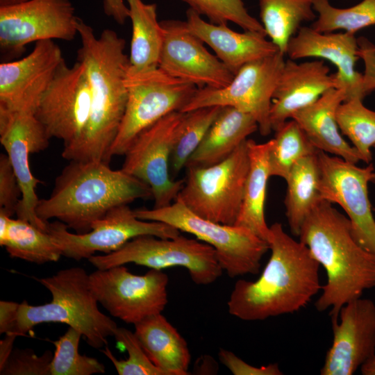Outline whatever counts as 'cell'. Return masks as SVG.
Instances as JSON below:
<instances>
[{"label":"cell","mask_w":375,"mask_h":375,"mask_svg":"<svg viewBox=\"0 0 375 375\" xmlns=\"http://www.w3.org/2000/svg\"><path fill=\"white\" fill-rule=\"evenodd\" d=\"M51 138L35 114L0 108V142L9 157L22 190L17 218L48 231L49 222L42 220L35 208L40 200L36 188L42 181L31 172L29 156L46 149Z\"/></svg>","instance_id":"17"},{"label":"cell","mask_w":375,"mask_h":375,"mask_svg":"<svg viewBox=\"0 0 375 375\" xmlns=\"http://www.w3.org/2000/svg\"><path fill=\"white\" fill-rule=\"evenodd\" d=\"M271 255L255 281H236L227 302L228 312L244 321L294 313L322 289L319 263L308 248L290 237L281 224L269 226Z\"/></svg>","instance_id":"2"},{"label":"cell","mask_w":375,"mask_h":375,"mask_svg":"<svg viewBox=\"0 0 375 375\" xmlns=\"http://www.w3.org/2000/svg\"><path fill=\"white\" fill-rule=\"evenodd\" d=\"M134 212L141 219L167 224L211 246L222 269L231 278L257 274L261 260L269 249L267 242L249 230L202 218L190 210L178 198L167 206L139 208Z\"/></svg>","instance_id":"6"},{"label":"cell","mask_w":375,"mask_h":375,"mask_svg":"<svg viewBox=\"0 0 375 375\" xmlns=\"http://www.w3.org/2000/svg\"><path fill=\"white\" fill-rule=\"evenodd\" d=\"M373 211H374V214H375V208H373Z\"/></svg>","instance_id":"49"},{"label":"cell","mask_w":375,"mask_h":375,"mask_svg":"<svg viewBox=\"0 0 375 375\" xmlns=\"http://www.w3.org/2000/svg\"><path fill=\"white\" fill-rule=\"evenodd\" d=\"M247 140L217 164L185 167L184 184L177 198L190 210L214 222L235 224L249 170Z\"/></svg>","instance_id":"7"},{"label":"cell","mask_w":375,"mask_h":375,"mask_svg":"<svg viewBox=\"0 0 375 375\" xmlns=\"http://www.w3.org/2000/svg\"><path fill=\"white\" fill-rule=\"evenodd\" d=\"M374 147L375 148V145ZM370 182L375 183V171L372 173Z\"/></svg>","instance_id":"48"},{"label":"cell","mask_w":375,"mask_h":375,"mask_svg":"<svg viewBox=\"0 0 375 375\" xmlns=\"http://www.w3.org/2000/svg\"><path fill=\"white\" fill-rule=\"evenodd\" d=\"M132 33L128 72L141 73L158 67L163 29L157 19L156 3L127 0Z\"/></svg>","instance_id":"28"},{"label":"cell","mask_w":375,"mask_h":375,"mask_svg":"<svg viewBox=\"0 0 375 375\" xmlns=\"http://www.w3.org/2000/svg\"><path fill=\"white\" fill-rule=\"evenodd\" d=\"M81 46L77 60L86 70L91 88V107L81 135L64 146L62 157L69 161H103L118 133L127 101L126 75L129 58L125 40L112 29L96 36L94 29L78 18Z\"/></svg>","instance_id":"1"},{"label":"cell","mask_w":375,"mask_h":375,"mask_svg":"<svg viewBox=\"0 0 375 375\" xmlns=\"http://www.w3.org/2000/svg\"><path fill=\"white\" fill-rule=\"evenodd\" d=\"M91 88L84 65L77 60L69 67L65 59L43 92L35 115L50 138L76 140L89 119Z\"/></svg>","instance_id":"16"},{"label":"cell","mask_w":375,"mask_h":375,"mask_svg":"<svg viewBox=\"0 0 375 375\" xmlns=\"http://www.w3.org/2000/svg\"><path fill=\"white\" fill-rule=\"evenodd\" d=\"M17 336L14 334H6L0 341V368L3 367L10 355L14 347V342Z\"/></svg>","instance_id":"45"},{"label":"cell","mask_w":375,"mask_h":375,"mask_svg":"<svg viewBox=\"0 0 375 375\" xmlns=\"http://www.w3.org/2000/svg\"><path fill=\"white\" fill-rule=\"evenodd\" d=\"M333 342L322 375H352L375 356V303L358 298L344 305L331 321Z\"/></svg>","instance_id":"19"},{"label":"cell","mask_w":375,"mask_h":375,"mask_svg":"<svg viewBox=\"0 0 375 375\" xmlns=\"http://www.w3.org/2000/svg\"><path fill=\"white\" fill-rule=\"evenodd\" d=\"M48 231L59 246L62 256L76 261L88 259L97 251L114 252L132 239L144 235L161 238H174L180 231L165 223L138 218L128 205L110 210L94 222L85 233H73L62 222L49 224Z\"/></svg>","instance_id":"13"},{"label":"cell","mask_w":375,"mask_h":375,"mask_svg":"<svg viewBox=\"0 0 375 375\" xmlns=\"http://www.w3.org/2000/svg\"><path fill=\"white\" fill-rule=\"evenodd\" d=\"M358 56L363 60V90L367 96L375 90V45L365 37L358 38Z\"/></svg>","instance_id":"42"},{"label":"cell","mask_w":375,"mask_h":375,"mask_svg":"<svg viewBox=\"0 0 375 375\" xmlns=\"http://www.w3.org/2000/svg\"><path fill=\"white\" fill-rule=\"evenodd\" d=\"M266 36L285 55L288 44L303 22L317 18L313 0H258Z\"/></svg>","instance_id":"30"},{"label":"cell","mask_w":375,"mask_h":375,"mask_svg":"<svg viewBox=\"0 0 375 375\" xmlns=\"http://www.w3.org/2000/svg\"><path fill=\"white\" fill-rule=\"evenodd\" d=\"M360 369L363 375H375V356L364 363Z\"/></svg>","instance_id":"46"},{"label":"cell","mask_w":375,"mask_h":375,"mask_svg":"<svg viewBox=\"0 0 375 375\" xmlns=\"http://www.w3.org/2000/svg\"><path fill=\"white\" fill-rule=\"evenodd\" d=\"M188 29L208 45L215 56L235 75L244 65L279 51L277 47L260 32H236L226 24L208 22L194 10L186 11Z\"/></svg>","instance_id":"23"},{"label":"cell","mask_w":375,"mask_h":375,"mask_svg":"<svg viewBox=\"0 0 375 375\" xmlns=\"http://www.w3.org/2000/svg\"><path fill=\"white\" fill-rule=\"evenodd\" d=\"M336 119L341 133L350 140L361 160L369 164L371 148L375 145V111L365 107L362 99L354 98L339 106Z\"/></svg>","instance_id":"35"},{"label":"cell","mask_w":375,"mask_h":375,"mask_svg":"<svg viewBox=\"0 0 375 375\" xmlns=\"http://www.w3.org/2000/svg\"><path fill=\"white\" fill-rule=\"evenodd\" d=\"M0 245L12 258L41 265L57 262L62 251L49 231H42L26 220L10 218Z\"/></svg>","instance_id":"31"},{"label":"cell","mask_w":375,"mask_h":375,"mask_svg":"<svg viewBox=\"0 0 375 375\" xmlns=\"http://www.w3.org/2000/svg\"><path fill=\"white\" fill-rule=\"evenodd\" d=\"M34 279L50 292L51 300L38 306L30 305L26 300L19 303L7 334L24 335L40 324L56 322L78 331L94 349L108 344V338L114 335L118 326L99 309V302L91 289L90 274L84 269L72 267L51 276Z\"/></svg>","instance_id":"5"},{"label":"cell","mask_w":375,"mask_h":375,"mask_svg":"<svg viewBox=\"0 0 375 375\" xmlns=\"http://www.w3.org/2000/svg\"><path fill=\"white\" fill-rule=\"evenodd\" d=\"M103 12L119 25L128 19V8L124 0H103Z\"/></svg>","instance_id":"43"},{"label":"cell","mask_w":375,"mask_h":375,"mask_svg":"<svg viewBox=\"0 0 375 375\" xmlns=\"http://www.w3.org/2000/svg\"><path fill=\"white\" fill-rule=\"evenodd\" d=\"M214 24L233 22L244 31L265 34L262 24L251 16L242 0H181ZM266 35V34H265Z\"/></svg>","instance_id":"37"},{"label":"cell","mask_w":375,"mask_h":375,"mask_svg":"<svg viewBox=\"0 0 375 375\" xmlns=\"http://www.w3.org/2000/svg\"><path fill=\"white\" fill-rule=\"evenodd\" d=\"M332 88H338V83L324 60L300 63L290 58L285 60L272 101V131H276L294 113L311 105Z\"/></svg>","instance_id":"22"},{"label":"cell","mask_w":375,"mask_h":375,"mask_svg":"<svg viewBox=\"0 0 375 375\" xmlns=\"http://www.w3.org/2000/svg\"><path fill=\"white\" fill-rule=\"evenodd\" d=\"M19 303L10 301H0V333L7 334L13 324Z\"/></svg>","instance_id":"44"},{"label":"cell","mask_w":375,"mask_h":375,"mask_svg":"<svg viewBox=\"0 0 375 375\" xmlns=\"http://www.w3.org/2000/svg\"><path fill=\"white\" fill-rule=\"evenodd\" d=\"M317 156L321 199L343 209L358 243L375 256V217L368 194L373 165L360 167L322 151Z\"/></svg>","instance_id":"15"},{"label":"cell","mask_w":375,"mask_h":375,"mask_svg":"<svg viewBox=\"0 0 375 375\" xmlns=\"http://www.w3.org/2000/svg\"><path fill=\"white\" fill-rule=\"evenodd\" d=\"M285 54L294 60L305 58L328 60L337 68L334 75L338 88L345 92V101L354 98L363 99L366 97L362 74L356 69L360 58L356 34L320 33L310 26H301L289 41Z\"/></svg>","instance_id":"21"},{"label":"cell","mask_w":375,"mask_h":375,"mask_svg":"<svg viewBox=\"0 0 375 375\" xmlns=\"http://www.w3.org/2000/svg\"><path fill=\"white\" fill-rule=\"evenodd\" d=\"M113 337L127 351L128 358L117 359L107 346L101 351L111 361L119 375H165L149 358L134 333L117 327Z\"/></svg>","instance_id":"38"},{"label":"cell","mask_w":375,"mask_h":375,"mask_svg":"<svg viewBox=\"0 0 375 375\" xmlns=\"http://www.w3.org/2000/svg\"><path fill=\"white\" fill-rule=\"evenodd\" d=\"M220 362L234 375H282L277 363L266 366H252L231 351L220 349L219 353Z\"/></svg>","instance_id":"41"},{"label":"cell","mask_w":375,"mask_h":375,"mask_svg":"<svg viewBox=\"0 0 375 375\" xmlns=\"http://www.w3.org/2000/svg\"><path fill=\"white\" fill-rule=\"evenodd\" d=\"M317 19L310 27L320 33L335 31L356 34L364 28L375 25V0H362L349 8H337L329 0H313Z\"/></svg>","instance_id":"34"},{"label":"cell","mask_w":375,"mask_h":375,"mask_svg":"<svg viewBox=\"0 0 375 375\" xmlns=\"http://www.w3.org/2000/svg\"><path fill=\"white\" fill-rule=\"evenodd\" d=\"M124 115L110 148L109 159L124 156L134 140L167 115L181 111L198 88L174 78L159 67L137 74L127 72Z\"/></svg>","instance_id":"9"},{"label":"cell","mask_w":375,"mask_h":375,"mask_svg":"<svg viewBox=\"0 0 375 375\" xmlns=\"http://www.w3.org/2000/svg\"><path fill=\"white\" fill-rule=\"evenodd\" d=\"M258 130L253 116L231 106H222L185 168L209 167L224 160Z\"/></svg>","instance_id":"25"},{"label":"cell","mask_w":375,"mask_h":375,"mask_svg":"<svg viewBox=\"0 0 375 375\" xmlns=\"http://www.w3.org/2000/svg\"><path fill=\"white\" fill-rule=\"evenodd\" d=\"M150 197L151 188L122 169H112L103 161H69L35 212L44 222L55 219L82 234L112 208Z\"/></svg>","instance_id":"4"},{"label":"cell","mask_w":375,"mask_h":375,"mask_svg":"<svg viewBox=\"0 0 375 375\" xmlns=\"http://www.w3.org/2000/svg\"><path fill=\"white\" fill-rule=\"evenodd\" d=\"M64 60L53 40L35 43L25 57L0 64V108L35 113L40 99Z\"/></svg>","instance_id":"20"},{"label":"cell","mask_w":375,"mask_h":375,"mask_svg":"<svg viewBox=\"0 0 375 375\" xmlns=\"http://www.w3.org/2000/svg\"><path fill=\"white\" fill-rule=\"evenodd\" d=\"M249 170L245 184L240 210L235 226L245 228L268 242L270 230L265 215L269 169V151L271 140L257 143L247 140Z\"/></svg>","instance_id":"27"},{"label":"cell","mask_w":375,"mask_h":375,"mask_svg":"<svg viewBox=\"0 0 375 375\" xmlns=\"http://www.w3.org/2000/svg\"><path fill=\"white\" fill-rule=\"evenodd\" d=\"M222 108L219 106L202 107L185 112L170 157L169 168L172 178L185 167L189 158L202 142Z\"/></svg>","instance_id":"33"},{"label":"cell","mask_w":375,"mask_h":375,"mask_svg":"<svg viewBox=\"0 0 375 375\" xmlns=\"http://www.w3.org/2000/svg\"><path fill=\"white\" fill-rule=\"evenodd\" d=\"M318 152L297 161L285 179V215L292 234L297 237L306 218L322 200Z\"/></svg>","instance_id":"29"},{"label":"cell","mask_w":375,"mask_h":375,"mask_svg":"<svg viewBox=\"0 0 375 375\" xmlns=\"http://www.w3.org/2000/svg\"><path fill=\"white\" fill-rule=\"evenodd\" d=\"M185 112L175 111L142 131L126 151L122 169L146 183L151 190L154 208L172 203L184 179L174 180L170 174L174 142Z\"/></svg>","instance_id":"14"},{"label":"cell","mask_w":375,"mask_h":375,"mask_svg":"<svg viewBox=\"0 0 375 375\" xmlns=\"http://www.w3.org/2000/svg\"><path fill=\"white\" fill-rule=\"evenodd\" d=\"M88 260L100 269L131 262L160 270L183 267L197 285L212 283L224 271L211 246L181 235L174 238L151 235L138 236L114 252L93 255Z\"/></svg>","instance_id":"8"},{"label":"cell","mask_w":375,"mask_h":375,"mask_svg":"<svg viewBox=\"0 0 375 375\" xmlns=\"http://www.w3.org/2000/svg\"><path fill=\"white\" fill-rule=\"evenodd\" d=\"M82 334L69 327L57 340L50 365L51 375H92L103 374L105 366L94 358L81 355L78 347Z\"/></svg>","instance_id":"36"},{"label":"cell","mask_w":375,"mask_h":375,"mask_svg":"<svg viewBox=\"0 0 375 375\" xmlns=\"http://www.w3.org/2000/svg\"><path fill=\"white\" fill-rule=\"evenodd\" d=\"M280 51L242 67L231 82L221 88H198L181 112L208 106H231L253 116L263 136L272 131L270 109L285 64Z\"/></svg>","instance_id":"10"},{"label":"cell","mask_w":375,"mask_h":375,"mask_svg":"<svg viewBox=\"0 0 375 375\" xmlns=\"http://www.w3.org/2000/svg\"><path fill=\"white\" fill-rule=\"evenodd\" d=\"M27 1L28 0H0V7L13 6Z\"/></svg>","instance_id":"47"},{"label":"cell","mask_w":375,"mask_h":375,"mask_svg":"<svg viewBox=\"0 0 375 375\" xmlns=\"http://www.w3.org/2000/svg\"><path fill=\"white\" fill-rule=\"evenodd\" d=\"M160 24L164 35L160 69L198 88H221L231 82L234 74L188 29L185 21L165 19Z\"/></svg>","instance_id":"18"},{"label":"cell","mask_w":375,"mask_h":375,"mask_svg":"<svg viewBox=\"0 0 375 375\" xmlns=\"http://www.w3.org/2000/svg\"><path fill=\"white\" fill-rule=\"evenodd\" d=\"M345 99L342 89L332 88L311 105L294 113L291 119L298 123L317 150L356 164L361 160L360 156L343 138L336 119L338 108Z\"/></svg>","instance_id":"24"},{"label":"cell","mask_w":375,"mask_h":375,"mask_svg":"<svg viewBox=\"0 0 375 375\" xmlns=\"http://www.w3.org/2000/svg\"><path fill=\"white\" fill-rule=\"evenodd\" d=\"M168 281L160 269L136 275L124 265L90 274L91 289L99 303L112 317L132 324L162 313L168 302Z\"/></svg>","instance_id":"11"},{"label":"cell","mask_w":375,"mask_h":375,"mask_svg":"<svg viewBox=\"0 0 375 375\" xmlns=\"http://www.w3.org/2000/svg\"><path fill=\"white\" fill-rule=\"evenodd\" d=\"M53 353L47 350L42 356L31 349H13L0 368L1 375H51Z\"/></svg>","instance_id":"39"},{"label":"cell","mask_w":375,"mask_h":375,"mask_svg":"<svg viewBox=\"0 0 375 375\" xmlns=\"http://www.w3.org/2000/svg\"><path fill=\"white\" fill-rule=\"evenodd\" d=\"M134 326V333L147 356L165 375L188 374V343L162 313L147 317Z\"/></svg>","instance_id":"26"},{"label":"cell","mask_w":375,"mask_h":375,"mask_svg":"<svg viewBox=\"0 0 375 375\" xmlns=\"http://www.w3.org/2000/svg\"><path fill=\"white\" fill-rule=\"evenodd\" d=\"M22 190L7 153L0 155V212L16 214Z\"/></svg>","instance_id":"40"},{"label":"cell","mask_w":375,"mask_h":375,"mask_svg":"<svg viewBox=\"0 0 375 375\" xmlns=\"http://www.w3.org/2000/svg\"><path fill=\"white\" fill-rule=\"evenodd\" d=\"M75 8L70 0H28L0 7V51L4 58H15L32 42L78 35Z\"/></svg>","instance_id":"12"},{"label":"cell","mask_w":375,"mask_h":375,"mask_svg":"<svg viewBox=\"0 0 375 375\" xmlns=\"http://www.w3.org/2000/svg\"><path fill=\"white\" fill-rule=\"evenodd\" d=\"M298 237L326 270V282L315 306L319 312L331 308V321L339 319L344 305L375 288V256L358 243L349 218L331 203H317Z\"/></svg>","instance_id":"3"},{"label":"cell","mask_w":375,"mask_h":375,"mask_svg":"<svg viewBox=\"0 0 375 375\" xmlns=\"http://www.w3.org/2000/svg\"><path fill=\"white\" fill-rule=\"evenodd\" d=\"M269 151L270 176L287 178L294 165L300 159L317 153V150L292 119L275 131Z\"/></svg>","instance_id":"32"}]
</instances>
